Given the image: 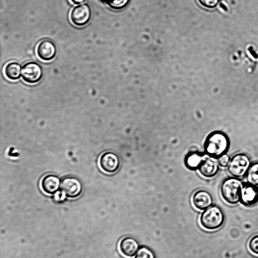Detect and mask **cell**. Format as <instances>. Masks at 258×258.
<instances>
[{
    "instance_id": "cell-1",
    "label": "cell",
    "mask_w": 258,
    "mask_h": 258,
    "mask_svg": "<svg viewBox=\"0 0 258 258\" xmlns=\"http://www.w3.org/2000/svg\"><path fill=\"white\" fill-rule=\"evenodd\" d=\"M228 136L222 131H214L206 137L204 144V153L208 156L218 158L226 154L230 147Z\"/></svg>"
},
{
    "instance_id": "cell-2",
    "label": "cell",
    "mask_w": 258,
    "mask_h": 258,
    "mask_svg": "<svg viewBox=\"0 0 258 258\" xmlns=\"http://www.w3.org/2000/svg\"><path fill=\"white\" fill-rule=\"evenodd\" d=\"M244 184L238 178L233 176L225 178L222 182L220 194L223 199L228 204L234 205L240 202V195Z\"/></svg>"
},
{
    "instance_id": "cell-3",
    "label": "cell",
    "mask_w": 258,
    "mask_h": 258,
    "mask_svg": "<svg viewBox=\"0 0 258 258\" xmlns=\"http://www.w3.org/2000/svg\"><path fill=\"white\" fill-rule=\"evenodd\" d=\"M224 222V215L222 209L216 205L211 206L201 214L200 223L204 229L213 230L219 228Z\"/></svg>"
},
{
    "instance_id": "cell-4",
    "label": "cell",
    "mask_w": 258,
    "mask_h": 258,
    "mask_svg": "<svg viewBox=\"0 0 258 258\" xmlns=\"http://www.w3.org/2000/svg\"><path fill=\"white\" fill-rule=\"evenodd\" d=\"M251 164L248 155L243 153H238L230 158L227 170L232 176L240 178L246 175Z\"/></svg>"
},
{
    "instance_id": "cell-5",
    "label": "cell",
    "mask_w": 258,
    "mask_h": 258,
    "mask_svg": "<svg viewBox=\"0 0 258 258\" xmlns=\"http://www.w3.org/2000/svg\"><path fill=\"white\" fill-rule=\"evenodd\" d=\"M21 76L23 80L29 84L39 82L43 76V70L37 62L30 61L24 64L22 68Z\"/></svg>"
},
{
    "instance_id": "cell-6",
    "label": "cell",
    "mask_w": 258,
    "mask_h": 258,
    "mask_svg": "<svg viewBox=\"0 0 258 258\" xmlns=\"http://www.w3.org/2000/svg\"><path fill=\"white\" fill-rule=\"evenodd\" d=\"M92 16L91 9L87 4H83L74 7L71 12L72 22L77 26H83L90 20Z\"/></svg>"
},
{
    "instance_id": "cell-7",
    "label": "cell",
    "mask_w": 258,
    "mask_h": 258,
    "mask_svg": "<svg viewBox=\"0 0 258 258\" xmlns=\"http://www.w3.org/2000/svg\"><path fill=\"white\" fill-rule=\"evenodd\" d=\"M61 190L70 198L78 197L83 191V185L78 178L74 176L64 177L61 181Z\"/></svg>"
},
{
    "instance_id": "cell-8",
    "label": "cell",
    "mask_w": 258,
    "mask_h": 258,
    "mask_svg": "<svg viewBox=\"0 0 258 258\" xmlns=\"http://www.w3.org/2000/svg\"><path fill=\"white\" fill-rule=\"evenodd\" d=\"M99 163L101 169L104 172L113 173L118 169L120 160L116 153L108 151L103 153L100 156Z\"/></svg>"
},
{
    "instance_id": "cell-9",
    "label": "cell",
    "mask_w": 258,
    "mask_h": 258,
    "mask_svg": "<svg viewBox=\"0 0 258 258\" xmlns=\"http://www.w3.org/2000/svg\"><path fill=\"white\" fill-rule=\"evenodd\" d=\"M240 202L248 207L255 205L258 202V186L244 184L240 192Z\"/></svg>"
},
{
    "instance_id": "cell-10",
    "label": "cell",
    "mask_w": 258,
    "mask_h": 258,
    "mask_svg": "<svg viewBox=\"0 0 258 258\" xmlns=\"http://www.w3.org/2000/svg\"><path fill=\"white\" fill-rule=\"evenodd\" d=\"M192 203L197 209L204 210L212 206L213 198L207 190L199 189L193 194Z\"/></svg>"
},
{
    "instance_id": "cell-11",
    "label": "cell",
    "mask_w": 258,
    "mask_h": 258,
    "mask_svg": "<svg viewBox=\"0 0 258 258\" xmlns=\"http://www.w3.org/2000/svg\"><path fill=\"white\" fill-rule=\"evenodd\" d=\"M37 54L38 57L44 61L53 59L56 54V47L55 44L49 40L41 41L37 47Z\"/></svg>"
},
{
    "instance_id": "cell-12",
    "label": "cell",
    "mask_w": 258,
    "mask_h": 258,
    "mask_svg": "<svg viewBox=\"0 0 258 258\" xmlns=\"http://www.w3.org/2000/svg\"><path fill=\"white\" fill-rule=\"evenodd\" d=\"M219 167L217 158L207 155L198 170L203 177L212 178L217 174L219 170Z\"/></svg>"
},
{
    "instance_id": "cell-13",
    "label": "cell",
    "mask_w": 258,
    "mask_h": 258,
    "mask_svg": "<svg viewBox=\"0 0 258 258\" xmlns=\"http://www.w3.org/2000/svg\"><path fill=\"white\" fill-rule=\"evenodd\" d=\"M140 248L138 241L133 237L126 236L121 239L119 249L122 255L129 257L134 256Z\"/></svg>"
},
{
    "instance_id": "cell-14",
    "label": "cell",
    "mask_w": 258,
    "mask_h": 258,
    "mask_svg": "<svg viewBox=\"0 0 258 258\" xmlns=\"http://www.w3.org/2000/svg\"><path fill=\"white\" fill-rule=\"evenodd\" d=\"M61 181L56 175L49 174L42 178L40 186L42 190L48 195H53L60 187Z\"/></svg>"
},
{
    "instance_id": "cell-15",
    "label": "cell",
    "mask_w": 258,
    "mask_h": 258,
    "mask_svg": "<svg viewBox=\"0 0 258 258\" xmlns=\"http://www.w3.org/2000/svg\"><path fill=\"white\" fill-rule=\"evenodd\" d=\"M207 155L198 151H192L188 152L184 159V163L186 167L191 171L197 170Z\"/></svg>"
},
{
    "instance_id": "cell-16",
    "label": "cell",
    "mask_w": 258,
    "mask_h": 258,
    "mask_svg": "<svg viewBox=\"0 0 258 258\" xmlns=\"http://www.w3.org/2000/svg\"><path fill=\"white\" fill-rule=\"evenodd\" d=\"M22 67L17 62H10L5 68L6 77L11 80H16L21 76Z\"/></svg>"
},
{
    "instance_id": "cell-17",
    "label": "cell",
    "mask_w": 258,
    "mask_h": 258,
    "mask_svg": "<svg viewBox=\"0 0 258 258\" xmlns=\"http://www.w3.org/2000/svg\"><path fill=\"white\" fill-rule=\"evenodd\" d=\"M245 176L247 183L258 186V161L251 163Z\"/></svg>"
},
{
    "instance_id": "cell-18",
    "label": "cell",
    "mask_w": 258,
    "mask_h": 258,
    "mask_svg": "<svg viewBox=\"0 0 258 258\" xmlns=\"http://www.w3.org/2000/svg\"><path fill=\"white\" fill-rule=\"evenodd\" d=\"M134 258H156L153 251L145 246L140 247Z\"/></svg>"
},
{
    "instance_id": "cell-19",
    "label": "cell",
    "mask_w": 258,
    "mask_h": 258,
    "mask_svg": "<svg viewBox=\"0 0 258 258\" xmlns=\"http://www.w3.org/2000/svg\"><path fill=\"white\" fill-rule=\"evenodd\" d=\"M113 9L118 10L123 8L129 0H100Z\"/></svg>"
},
{
    "instance_id": "cell-20",
    "label": "cell",
    "mask_w": 258,
    "mask_h": 258,
    "mask_svg": "<svg viewBox=\"0 0 258 258\" xmlns=\"http://www.w3.org/2000/svg\"><path fill=\"white\" fill-rule=\"evenodd\" d=\"M248 247L252 253L258 255V235L251 238L248 243Z\"/></svg>"
},
{
    "instance_id": "cell-21",
    "label": "cell",
    "mask_w": 258,
    "mask_h": 258,
    "mask_svg": "<svg viewBox=\"0 0 258 258\" xmlns=\"http://www.w3.org/2000/svg\"><path fill=\"white\" fill-rule=\"evenodd\" d=\"M217 160L219 166L221 167L225 168L227 167L229 163L230 158L229 155L226 153L220 156L217 158Z\"/></svg>"
},
{
    "instance_id": "cell-22",
    "label": "cell",
    "mask_w": 258,
    "mask_h": 258,
    "mask_svg": "<svg viewBox=\"0 0 258 258\" xmlns=\"http://www.w3.org/2000/svg\"><path fill=\"white\" fill-rule=\"evenodd\" d=\"M203 6L208 8H213L217 6L220 0H198Z\"/></svg>"
},
{
    "instance_id": "cell-23",
    "label": "cell",
    "mask_w": 258,
    "mask_h": 258,
    "mask_svg": "<svg viewBox=\"0 0 258 258\" xmlns=\"http://www.w3.org/2000/svg\"><path fill=\"white\" fill-rule=\"evenodd\" d=\"M67 196L62 190H58L54 194V200L56 202H61L64 201Z\"/></svg>"
},
{
    "instance_id": "cell-24",
    "label": "cell",
    "mask_w": 258,
    "mask_h": 258,
    "mask_svg": "<svg viewBox=\"0 0 258 258\" xmlns=\"http://www.w3.org/2000/svg\"><path fill=\"white\" fill-rule=\"evenodd\" d=\"M72 3L78 5L83 3L85 0H71Z\"/></svg>"
}]
</instances>
